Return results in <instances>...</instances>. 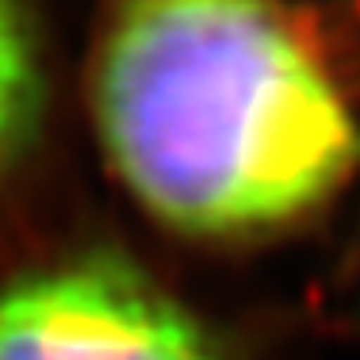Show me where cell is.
<instances>
[{
  "label": "cell",
  "instance_id": "3",
  "mask_svg": "<svg viewBox=\"0 0 360 360\" xmlns=\"http://www.w3.org/2000/svg\"><path fill=\"white\" fill-rule=\"evenodd\" d=\"M42 111V50L27 0H0V184L23 161Z\"/></svg>",
  "mask_w": 360,
  "mask_h": 360
},
{
  "label": "cell",
  "instance_id": "2",
  "mask_svg": "<svg viewBox=\"0 0 360 360\" xmlns=\"http://www.w3.org/2000/svg\"><path fill=\"white\" fill-rule=\"evenodd\" d=\"M0 360H226L139 264L81 253L0 288Z\"/></svg>",
  "mask_w": 360,
  "mask_h": 360
},
{
  "label": "cell",
  "instance_id": "1",
  "mask_svg": "<svg viewBox=\"0 0 360 360\" xmlns=\"http://www.w3.org/2000/svg\"><path fill=\"white\" fill-rule=\"evenodd\" d=\"M92 123L119 184L207 242L307 219L360 161L353 111L280 0H119Z\"/></svg>",
  "mask_w": 360,
  "mask_h": 360
}]
</instances>
